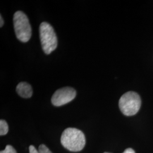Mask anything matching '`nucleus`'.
I'll return each mask as SVG.
<instances>
[{
  "instance_id": "f257e3e1",
  "label": "nucleus",
  "mask_w": 153,
  "mask_h": 153,
  "mask_svg": "<svg viewBox=\"0 0 153 153\" xmlns=\"http://www.w3.org/2000/svg\"><path fill=\"white\" fill-rule=\"evenodd\" d=\"M62 146L71 152H79L84 148L86 143L85 136L81 131L73 128L64 130L61 137Z\"/></svg>"
},
{
  "instance_id": "f03ea898",
  "label": "nucleus",
  "mask_w": 153,
  "mask_h": 153,
  "mask_svg": "<svg viewBox=\"0 0 153 153\" xmlns=\"http://www.w3.org/2000/svg\"><path fill=\"white\" fill-rule=\"evenodd\" d=\"M13 23L16 38L23 43L30 40L32 30L27 16L22 11H17L13 16Z\"/></svg>"
},
{
  "instance_id": "7ed1b4c3",
  "label": "nucleus",
  "mask_w": 153,
  "mask_h": 153,
  "mask_svg": "<svg viewBox=\"0 0 153 153\" xmlns=\"http://www.w3.org/2000/svg\"><path fill=\"white\" fill-rule=\"evenodd\" d=\"M40 39L44 53L49 55L56 49L57 38L53 27L47 22H42L39 26Z\"/></svg>"
},
{
  "instance_id": "20e7f679",
  "label": "nucleus",
  "mask_w": 153,
  "mask_h": 153,
  "mask_svg": "<svg viewBox=\"0 0 153 153\" xmlns=\"http://www.w3.org/2000/svg\"><path fill=\"white\" fill-rule=\"evenodd\" d=\"M119 108L126 116L136 115L141 105V100L137 93L129 91L122 95L119 100Z\"/></svg>"
},
{
  "instance_id": "39448f33",
  "label": "nucleus",
  "mask_w": 153,
  "mask_h": 153,
  "mask_svg": "<svg viewBox=\"0 0 153 153\" xmlns=\"http://www.w3.org/2000/svg\"><path fill=\"white\" fill-rule=\"evenodd\" d=\"M76 91L71 87H65L58 89L52 97L51 102L57 107L67 104L76 98Z\"/></svg>"
},
{
  "instance_id": "423d86ee",
  "label": "nucleus",
  "mask_w": 153,
  "mask_h": 153,
  "mask_svg": "<svg viewBox=\"0 0 153 153\" xmlns=\"http://www.w3.org/2000/svg\"><path fill=\"white\" fill-rule=\"evenodd\" d=\"M16 91L18 94L23 98H30L33 95V88L27 82H20L16 86Z\"/></svg>"
},
{
  "instance_id": "0eeeda50",
  "label": "nucleus",
  "mask_w": 153,
  "mask_h": 153,
  "mask_svg": "<svg viewBox=\"0 0 153 153\" xmlns=\"http://www.w3.org/2000/svg\"><path fill=\"white\" fill-rule=\"evenodd\" d=\"M9 131V127L7 123L4 120H0V135H5Z\"/></svg>"
},
{
  "instance_id": "6e6552de",
  "label": "nucleus",
  "mask_w": 153,
  "mask_h": 153,
  "mask_svg": "<svg viewBox=\"0 0 153 153\" xmlns=\"http://www.w3.org/2000/svg\"><path fill=\"white\" fill-rule=\"evenodd\" d=\"M0 153H16V152L11 145H7L5 150L1 151Z\"/></svg>"
},
{
  "instance_id": "1a4fd4ad",
  "label": "nucleus",
  "mask_w": 153,
  "mask_h": 153,
  "mask_svg": "<svg viewBox=\"0 0 153 153\" xmlns=\"http://www.w3.org/2000/svg\"><path fill=\"white\" fill-rule=\"evenodd\" d=\"M39 152L40 153H52L45 145L42 144L39 146Z\"/></svg>"
},
{
  "instance_id": "9d476101",
  "label": "nucleus",
  "mask_w": 153,
  "mask_h": 153,
  "mask_svg": "<svg viewBox=\"0 0 153 153\" xmlns=\"http://www.w3.org/2000/svg\"><path fill=\"white\" fill-rule=\"evenodd\" d=\"M29 152H30V153H40L36 149V148H35L33 145L30 146Z\"/></svg>"
},
{
  "instance_id": "9b49d317",
  "label": "nucleus",
  "mask_w": 153,
  "mask_h": 153,
  "mask_svg": "<svg viewBox=\"0 0 153 153\" xmlns=\"http://www.w3.org/2000/svg\"><path fill=\"white\" fill-rule=\"evenodd\" d=\"M123 153H135V152L131 148H128Z\"/></svg>"
},
{
  "instance_id": "f8f14e48",
  "label": "nucleus",
  "mask_w": 153,
  "mask_h": 153,
  "mask_svg": "<svg viewBox=\"0 0 153 153\" xmlns=\"http://www.w3.org/2000/svg\"><path fill=\"white\" fill-rule=\"evenodd\" d=\"M0 22H1V23H0V27H2V26H3V25H4V19H3V18H2V16L1 15V16H0Z\"/></svg>"
},
{
  "instance_id": "ddd939ff",
  "label": "nucleus",
  "mask_w": 153,
  "mask_h": 153,
  "mask_svg": "<svg viewBox=\"0 0 153 153\" xmlns=\"http://www.w3.org/2000/svg\"></svg>"
}]
</instances>
